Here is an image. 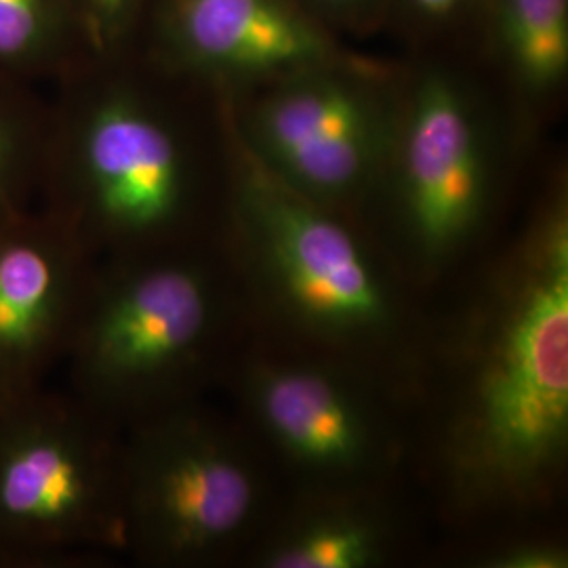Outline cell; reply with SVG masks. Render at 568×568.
Here are the masks:
<instances>
[{"instance_id":"cell-5","label":"cell","mask_w":568,"mask_h":568,"mask_svg":"<svg viewBox=\"0 0 568 568\" xmlns=\"http://www.w3.org/2000/svg\"><path fill=\"white\" fill-rule=\"evenodd\" d=\"M42 173V211L95 264L224 239L227 143L204 152L175 108L135 84L110 82L72 103L44 142Z\"/></svg>"},{"instance_id":"cell-6","label":"cell","mask_w":568,"mask_h":568,"mask_svg":"<svg viewBox=\"0 0 568 568\" xmlns=\"http://www.w3.org/2000/svg\"><path fill=\"white\" fill-rule=\"evenodd\" d=\"M264 453L211 398L122 432V558L142 568H241L283 499Z\"/></svg>"},{"instance_id":"cell-10","label":"cell","mask_w":568,"mask_h":568,"mask_svg":"<svg viewBox=\"0 0 568 568\" xmlns=\"http://www.w3.org/2000/svg\"><path fill=\"white\" fill-rule=\"evenodd\" d=\"M436 530L408 483L284 490L241 568L426 565Z\"/></svg>"},{"instance_id":"cell-14","label":"cell","mask_w":568,"mask_h":568,"mask_svg":"<svg viewBox=\"0 0 568 568\" xmlns=\"http://www.w3.org/2000/svg\"><path fill=\"white\" fill-rule=\"evenodd\" d=\"M429 567L568 568L567 516L485 528L450 539H436Z\"/></svg>"},{"instance_id":"cell-19","label":"cell","mask_w":568,"mask_h":568,"mask_svg":"<svg viewBox=\"0 0 568 568\" xmlns=\"http://www.w3.org/2000/svg\"><path fill=\"white\" fill-rule=\"evenodd\" d=\"M305 9L331 26H361L386 9V0H300Z\"/></svg>"},{"instance_id":"cell-16","label":"cell","mask_w":568,"mask_h":568,"mask_svg":"<svg viewBox=\"0 0 568 568\" xmlns=\"http://www.w3.org/2000/svg\"><path fill=\"white\" fill-rule=\"evenodd\" d=\"M58 28V0H0V63L41 60Z\"/></svg>"},{"instance_id":"cell-11","label":"cell","mask_w":568,"mask_h":568,"mask_svg":"<svg viewBox=\"0 0 568 568\" xmlns=\"http://www.w3.org/2000/svg\"><path fill=\"white\" fill-rule=\"evenodd\" d=\"M93 267L42 209L0 222V405L51 384Z\"/></svg>"},{"instance_id":"cell-3","label":"cell","mask_w":568,"mask_h":568,"mask_svg":"<svg viewBox=\"0 0 568 568\" xmlns=\"http://www.w3.org/2000/svg\"><path fill=\"white\" fill-rule=\"evenodd\" d=\"M251 337L224 241L100 262L61 363L63 387L126 432L222 392Z\"/></svg>"},{"instance_id":"cell-18","label":"cell","mask_w":568,"mask_h":568,"mask_svg":"<svg viewBox=\"0 0 568 568\" xmlns=\"http://www.w3.org/2000/svg\"><path fill=\"white\" fill-rule=\"evenodd\" d=\"M483 0H386L405 20L422 28H443L464 18L467 11Z\"/></svg>"},{"instance_id":"cell-9","label":"cell","mask_w":568,"mask_h":568,"mask_svg":"<svg viewBox=\"0 0 568 568\" xmlns=\"http://www.w3.org/2000/svg\"><path fill=\"white\" fill-rule=\"evenodd\" d=\"M244 152L314 203L363 217L386 166L398 77L356 58L217 93Z\"/></svg>"},{"instance_id":"cell-12","label":"cell","mask_w":568,"mask_h":568,"mask_svg":"<svg viewBox=\"0 0 568 568\" xmlns=\"http://www.w3.org/2000/svg\"><path fill=\"white\" fill-rule=\"evenodd\" d=\"M163 41L171 65L213 84V93L361 58L300 0H169Z\"/></svg>"},{"instance_id":"cell-7","label":"cell","mask_w":568,"mask_h":568,"mask_svg":"<svg viewBox=\"0 0 568 568\" xmlns=\"http://www.w3.org/2000/svg\"><path fill=\"white\" fill-rule=\"evenodd\" d=\"M222 394L284 490L410 485L408 398L356 366L253 335Z\"/></svg>"},{"instance_id":"cell-1","label":"cell","mask_w":568,"mask_h":568,"mask_svg":"<svg viewBox=\"0 0 568 568\" xmlns=\"http://www.w3.org/2000/svg\"><path fill=\"white\" fill-rule=\"evenodd\" d=\"M408 480L436 539L567 516L568 175L429 300ZM434 539V541H436Z\"/></svg>"},{"instance_id":"cell-2","label":"cell","mask_w":568,"mask_h":568,"mask_svg":"<svg viewBox=\"0 0 568 568\" xmlns=\"http://www.w3.org/2000/svg\"><path fill=\"white\" fill-rule=\"evenodd\" d=\"M225 129L230 183L222 241L253 335L356 366L410 403L429 300L361 220L286 187L244 152L227 119Z\"/></svg>"},{"instance_id":"cell-15","label":"cell","mask_w":568,"mask_h":568,"mask_svg":"<svg viewBox=\"0 0 568 568\" xmlns=\"http://www.w3.org/2000/svg\"><path fill=\"white\" fill-rule=\"evenodd\" d=\"M44 142L28 108L0 91V222L32 209L28 192L42 173Z\"/></svg>"},{"instance_id":"cell-17","label":"cell","mask_w":568,"mask_h":568,"mask_svg":"<svg viewBox=\"0 0 568 568\" xmlns=\"http://www.w3.org/2000/svg\"><path fill=\"white\" fill-rule=\"evenodd\" d=\"M84 21L98 47L116 41L142 0H81Z\"/></svg>"},{"instance_id":"cell-8","label":"cell","mask_w":568,"mask_h":568,"mask_svg":"<svg viewBox=\"0 0 568 568\" xmlns=\"http://www.w3.org/2000/svg\"><path fill=\"white\" fill-rule=\"evenodd\" d=\"M122 432L51 384L0 405V568L122 560Z\"/></svg>"},{"instance_id":"cell-13","label":"cell","mask_w":568,"mask_h":568,"mask_svg":"<svg viewBox=\"0 0 568 568\" xmlns=\"http://www.w3.org/2000/svg\"><path fill=\"white\" fill-rule=\"evenodd\" d=\"M509 105L532 133L568 79V0H483Z\"/></svg>"},{"instance_id":"cell-4","label":"cell","mask_w":568,"mask_h":568,"mask_svg":"<svg viewBox=\"0 0 568 568\" xmlns=\"http://www.w3.org/2000/svg\"><path fill=\"white\" fill-rule=\"evenodd\" d=\"M530 131L447 68L398 79L386 166L361 222L432 300L504 239L527 196L518 190Z\"/></svg>"}]
</instances>
